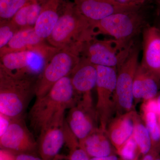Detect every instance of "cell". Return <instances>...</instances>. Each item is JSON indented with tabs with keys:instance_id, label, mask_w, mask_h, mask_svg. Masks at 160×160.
<instances>
[{
	"instance_id": "obj_21",
	"label": "cell",
	"mask_w": 160,
	"mask_h": 160,
	"mask_svg": "<svg viewBox=\"0 0 160 160\" xmlns=\"http://www.w3.org/2000/svg\"><path fill=\"white\" fill-rule=\"evenodd\" d=\"M47 0H34L26 4L11 19L19 29L34 27L39 17L44 3Z\"/></svg>"
},
{
	"instance_id": "obj_15",
	"label": "cell",
	"mask_w": 160,
	"mask_h": 160,
	"mask_svg": "<svg viewBox=\"0 0 160 160\" xmlns=\"http://www.w3.org/2000/svg\"><path fill=\"white\" fill-rule=\"evenodd\" d=\"M141 64L160 79V26H146L142 31Z\"/></svg>"
},
{
	"instance_id": "obj_26",
	"label": "cell",
	"mask_w": 160,
	"mask_h": 160,
	"mask_svg": "<svg viewBox=\"0 0 160 160\" xmlns=\"http://www.w3.org/2000/svg\"><path fill=\"white\" fill-rule=\"evenodd\" d=\"M0 49L6 46L19 29L10 20H0Z\"/></svg>"
},
{
	"instance_id": "obj_2",
	"label": "cell",
	"mask_w": 160,
	"mask_h": 160,
	"mask_svg": "<svg viewBox=\"0 0 160 160\" xmlns=\"http://www.w3.org/2000/svg\"><path fill=\"white\" fill-rule=\"evenodd\" d=\"M78 98L70 75L61 79L42 97L36 98L29 113V124L36 133L57 115L76 104Z\"/></svg>"
},
{
	"instance_id": "obj_30",
	"label": "cell",
	"mask_w": 160,
	"mask_h": 160,
	"mask_svg": "<svg viewBox=\"0 0 160 160\" xmlns=\"http://www.w3.org/2000/svg\"><path fill=\"white\" fill-rule=\"evenodd\" d=\"M15 155L11 152L1 149L0 158L1 160H15Z\"/></svg>"
},
{
	"instance_id": "obj_36",
	"label": "cell",
	"mask_w": 160,
	"mask_h": 160,
	"mask_svg": "<svg viewBox=\"0 0 160 160\" xmlns=\"http://www.w3.org/2000/svg\"><path fill=\"white\" fill-rule=\"evenodd\" d=\"M157 3L158 5L160 7V0H156Z\"/></svg>"
},
{
	"instance_id": "obj_10",
	"label": "cell",
	"mask_w": 160,
	"mask_h": 160,
	"mask_svg": "<svg viewBox=\"0 0 160 160\" xmlns=\"http://www.w3.org/2000/svg\"><path fill=\"white\" fill-rule=\"evenodd\" d=\"M1 149L14 153H31L38 149V143L22 118L12 119L6 132L0 136Z\"/></svg>"
},
{
	"instance_id": "obj_27",
	"label": "cell",
	"mask_w": 160,
	"mask_h": 160,
	"mask_svg": "<svg viewBox=\"0 0 160 160\" xmlns=\"http://www.w3.org/2000/svg\"><path fill=\"white\" fill-rule=\"evenodd\" d=\"M142 113L147 112H152L160 117L159 110L156 98L143 102L142 106Z\"/></svg>"
},
{
	"instance_id": "obj_5",
	"label": "cell",
	"mask_w": 160,
	"mask_h": 160,
	"mask_svg": "<svg viewBox=\"0 0 160 160\" xmlns=\"http://www.w3.org/2000/svg\"><path fill=\"white\" fill-rule=\"evenodd\" d=\"M84 44L80 43L60 49L52 57L37 79L36 98L42 97L58 81L71 74L81 59Z\"/></svg>"
},
{
	"instance_id": "obj_8",
	"label": "cell",
	"mask_w": 160,
	"mask_h": 160,
	"mask_svg": "<svg viewBox=\"0 0 160 160\" xmlns=\"http://www.w3.org/2000/svg\"><path fill=\"white\" fill-rule=\"evenodd\" d=\"M139 51L133 46L125 61L118 68L114 92L115 116L134 110L133 86L135 75L138 66Z\"/></svg>"
},
{
	"instance_id": "obj_29",
	"label": "cell",
	"mask_w": 160,
	"mask_h": 160,
	"mask_svg": "<svg viewBox=\"0 0 160 160\" xmlns=\"http://www.w3.org/2000/svg\"><path fill=\"white\" fill-rule=\"evenodd\" d=\"M15 160H43L31 153H18L15 155Z\"/></svg>"
},
{
	"instance_id": "obj_35",
	"label": "cell",
	"mask_w": 160,
	"mask_h": 160,
	"mask_svg": "<svg viewBox=\"0 0 160 160\" xmlns=\"http://www.w3.org/2000/svg\"><path fill=\"white\" fill-rule=\"evenodd\" d=\"M154 160H160V153L157 154Z\"/></svg>"
},
{
	"instance_id": "obj_28",
	"label": "cell",
	"mask_w": 160,
	"mask_h": 160,
	"mask_svg": "<svg viewBox=\"0 0 160 160\" xmlns=\"http://www.w3.org/2000/svg\"><path fill=\"white\" fill-rule=\"evenodd\" d=\"M12 119L0 113V136L6 132L9 127Z\"/></svg>"
},
{
	"instance_id": "obj_37",
	"label": "cell",
	"mask_w": 160,
	"mask_h": 160,
	"mask_svg": "<svg viewBox=\"0 0 160 160\" xmlns=\"http://www.w3.org/2000/svg\"><path fill=\"white\" fill-rule=\"evenodd\" d=\"M159 119V122L160 126V116L158 118Z\"/></svg>"
},
{
	"instance_id": "obj_32",
	"label": "cell",
	"mask_w": 160,
	"mask_h": 160,
	"mask_svg": "<svg viewBox=\"0 0 160 160\" xmlns=\"http://www.w3.org/2000/svg\"><path fill=\"white\" fill-rule=\"evenodd\" d=\"M90 160H120L119 158L114 154L108 156L101 158H90Z\"/></svg>"
},
{
	"instance_id": "obj_7",
	"label": "cell",
	"mask_w": 160,
	"mask_h": 160,
	"mask_svg": "<svg viewBox=\"0 0 160 160\" xmlns=\"http://www.w3.org/2000/svg\"><path fill=\"white\" fill-rule=\"evenodd\" d=\"M133 44L125 45L112 38H93L83 45L81 56L96 66L118 68L129 55Z\"/></svg>"
},
{
	"instance_id": "obj_3",
	"label": "cell",
	"mask_w": 160,
	"mask_h": 160,
	"mask_svg": "<svg viewBox=\"0 0 160 160\" xmlns=\"http://www.w3.org/2000/svg\"><path fill=\"white\" fill-rule=\"evenodd\" d=\"M95 38L90 21L81 14L74 2L67 3L47 40L55 48L62 49Z\"/></svg>"
},
{
	"instance_id": "obj_31",
	"label": "cell",
	"mask_w": 160,
	"mask_h": 160,
	"mask_svg": "<svg viewBox=\"0 0 160 160\" xmlns=\"http://www.w3.org/2000/svg\"><path fill=\"white\" fill-rule=\"evenodd\" d=\"M160 153V151L154 149H152L151 151L149 152L148 154L144 156V157L142 160H154L157 154Z\"/></svg>"
},
{
	"instance_id": "obj_1",
	"label": "cell",
	"mask_w": 160,
	"mask_h": 160,
	"mask_svg": "<svg viewBox=\"0 0 160 160\" xmlns=\"http://www.w3.org/2000/svg\"><path fill=\"white\" fill-rule=\"evenodd\" d=\"M34 75L12 71L0 65V113L12 119L22 118L32 94Z\"/></svg>"
},
{
	"instance_id": "obj_25",
	"label": "cell",
	"mask_w": 160,
	"mask_h": 160,
	"mask_svg": "<svg viewBox=\"0 0 160 160\" xmlns=\"http://www.w3.org/2000/svg\"><path fill=\"white\" fill-rule=\"evenodd\" d=\"M117 152L122 160H138L141 154L133 135Z\"/></svg>"
},
{
	"instance_id": "obj_13",
	"label": "cell",
	"mask_w": 160,
	"mask_h": 160,
	"mask_svg": "<svg viewBox=\"0 0 160 160\" xmlns=\"http://www.w3.org/2000/svg\"><path fill=\"white\" fill-rule=\"evenodd\" d=\"M81 14L91 22L103 19L111 15L137 8L143 4H124L115 0H74Z\"/></svg>"
},
{
	"instance_id": "obj_12",
	"label": "cell",
	"mask_w": 160,
	"mask_h": 160,
	"mask_svg": "<svg viewBox=\"0 0 160 160\" xmlns=\"http://www.w3.org/2000/svg\"><path fill=\"white\" fill-rule=\"evenodd\" d=\"M65 113L57 115L40 132L38 150L43 160H54L65 144Z\"/></svg>"
},
{
	"instance_id": "obj_14",
	"label": "cell",
	"mask_w": 160,
	"mask_h": 160,
	"mask_svg": "<svg viewBox=\"0 0 160 160\" xmlns=\"http://www.w3.org/2000/svg\"><path fill=\"white\" fill-rule=\"evenodd\" d=\"M70 76L78 101L92 102L91 92L96 87L98 77L95 65L81 56L79 62Z\"/></svg>"
},
{
	"instance_id": "obj_6",
	"label": "cell",
	"mask_w": 160,
	"mask_h": 160,
	"mask_svg": "<svg viewBox=\"0 0 160 160\" xmlns=\"http://www.w3.org/2000/svg\"><path fill=\"white\" fill-rule=\"evenodd\" d=\"M60 49L45 42L31 50L10 52L2 56L0 65L12 71L40 74Z\"/></svg>"
},
{
	"instance_id": "obj_34",
	"label": "cell",
	"mask_w": 160,
	"mask_h": 160,
	"mask_svg": "<svg viewBox=\"0 0 160 160\" xmlns=\"http://www.w3.org/2000/svg\"><path fill=\"white\" fill-rule=\"evenodd\" d=\"M157 100V102L160 114V90L158 93L157 96L156 97Z\"/></svg>"
},
{
	"instance_id": "obj_18",
	"label": "cell",
	"mask_w": 160,
	"mask_h": 160,
	"mask_svg": "<svg viewBox=\"0 0 160 160\" xmlns=\"http://www.w3.org/2000/svg\"><path fill=\"white\" fill-rule=\"evenodd\" d=\"M45 40L38 36L33 27L20 29L8 44L0 49V57L10 52L31 50Z\"/></svg>"
},
{
	"instance_id": "obj_4",
	"label": "cell",
	"mask_w": 160,
	"mask_h": 160,
	"mask_svg": "<svg viewBox=\"0 0 160 160\" xmlns=\"http://www.w3.org/2000/svg\"><path fill=\"white\" fill-rule=\"evenodd\" d=\"M142 6L114 13L97 22H90L95 35H106L124 45L133 44V39L146 26Z\"/></svg>"
},
{
	"instance_id": "obj_23",
	"label": "cell",
	"mask_w": 160,
	"mask_h": 160,
	"mask_svg": "<svg viewBox=\"0 0 160 160\" xmlns=\"http://www.w3.org/2000/svg\"><path fill=\"white\" fill-rule=\"evenodd\" d=\"M142 116V118L151 137L152 149L160 151V126L158 119L159 117L152 112H143Z\"/></svg>"
},
{
	"instance_id": "obj_20",
	"label": "cell",
	"mask_w": 160,
	"mask_h": 160,
	"mask_svg": "<svg viewBox=\"0 0 160 160\" xmlns=\"http://www.w3.org/2000/svg\"><path fill=\"white\" fill-rule=\"evenodd\" d=\"M80 144L90 158L104 157L113 154L112 144L106 131L99 127Z\"/></svg>"
},
{
	"instance_id": "obj_9",
	"label": "cell",
	"mask_w": 160,
	"mask_h": 160,
	"mask_svg": "<svg viewBox=\"0 0 160 160\" xmlns=\"http://www.w3.org/2000/svg\"><path fill=\"white\" fill-rule=\"evenodd\" d=\"M96 66L98 72L96 85L98 99L95 109L99 128L106 131L107 126L115 116L114 92L118 69L114 67Z\"/></svg>"
},
{
	"instance_id": "obj_16",
	"label": "cell",
	"mask_w": 160,
	"mask_h": 160,
	"mask_svg": "<svg viewBox=\"0 0 160 160\" xmlns=\"http://www.w3.org/2000/svg\"><path fill=\"white\" fill-rule=\"evenodd\" d=\"M138 115L135 110H133L115 117L109 123L106 133L117 151L133 135Z\"/></svg>"
},
{
	"instance_id": "obj_22",
	"label": "cell",
	"mask_w": 160,
	"mask_h": 160,
	"mask_svg": "<svg viewBox=\"0 0 160 160\" xmlns=\"http://www.w3.org/2000/svg\"><path fill=\"white\" fill-rule=\"evenodd\" d=\"M133 136L141 154L145 156L152 149V144L149 132L139 115L136 121Z\"/></svg>"
},
{
	"instance_id": "obj_11",
	"label": "cell",
	"mask_w": 160,
	"mask_h": 160,
	"mask_svg": "<svg viewBox=\"0 0 160 160\" xmlns=\"http://www.w3.org/2000/svg\"><path fill=\"white\" fill-rule=\"evenodd\" d=\"M69 109L66 122L81 142L99 127L97 113L92 102L83 100Z\"/></svg>"
},
{
	"instance_id": "obj_24",
	"label": "cell",
	"mask_w": 160,
	"mask_h": 160,
	"mask_svg": "<svg viewBox=\"0 0 160 160\" xmlns=\"http://www.w3.org/2000/svg\"><path fill=\"white\" fill-rule=\"evenodd\" d=\"M34 0H0L1 20H10L23 6Z\"/></svg>"
},
{
	"instance_id": "obj_19",
	"label": "cell",
	"mask_w": 160,
	"mask_h": 160,
	"mask_svg": "<svg viewBox=\"0 0 160 160\" xmlns=\"http://www.w3.org/2000/svg\"><path fill=\"white\" fill-rule=\"evenodd\" d=\"M62 0H47L43 4L39 17L34 26L37 34L47 39L57 22L59 7Z\"/></svg>"
},
{
	"instance_id": "obj_17",
	"label": "cell",
	"mask_w": 160,
	"mask_h": 160,
	"mask_svg": "<svg viewBox=\"0 0 160 160\" xmlns=\"http://www.w3.org/2000/svg\"><path fill=\"white\" fill-rule=\"evenodd\" d=\"M160 90V79L139 63L133 82L134 105L156 98Z\"/></svg>"
},
{
	"instance_id": "obj_33",
	"label": "cell",
	"mask_w": 160,
	"mask_h": 160,
	"mask_svg": "<svg viewBox=\"0 0 160 160\" xmlns=\"http://www.w3.org/2000/svg\"><path fill=\"white\" fill-rule=\"evenodd\" d=\"M119 2L124 4H143L145 0H115Z\"/></svg>"
}]
</instances>
